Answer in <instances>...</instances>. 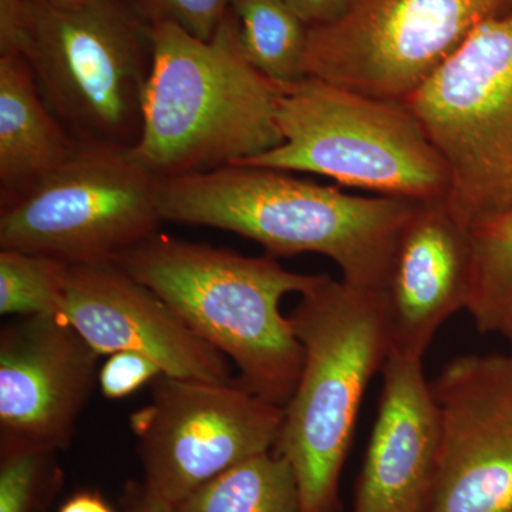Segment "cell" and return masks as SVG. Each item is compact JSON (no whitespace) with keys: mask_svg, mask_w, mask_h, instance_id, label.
Here are the masks:
<instances>
[{"mask_svg":"<svg viewBox=\"0 0 512 512\" xmlns=\"http://www.w3.org/2000/svg\"><path fill=\"white\" fill-rule=\"evenodd\" d=\"M25 57L47 106L79 144L133 148L151 69L148 26L127 0H0V56Z\"/></svg>","mask_w":512,"mask_h":512,"instance_id":"4","label":"cell"},{"mask_svg":"<svg viewBox=\"0 0 512 512\" xmlns=\"http://www.w3.org/2000/svg\"><path fill=\"white\" fill-rule=\"evenodd\" d=\"M117 265L234 363L241 386L288 404L301 377L303 348L281 302L289 293L311 291L323 275L296 274L268 255L252 258L158 232Z\"/></svg>","mask_w":512,"mask_h":512,"instance_id":"3","label":"cell"},{"mask_svg":"<svg viewBox=\"0 0 512 512\" xmlns=\"http://www.w3.org/2000/svg\"><path fill=\"white\" fill-rule=\"evenodd\" d=\"M503 336H505V338H507V340H508V343H510V348H511L510 359L512 362V322L510 323V325H508V328L504 330Z\"/></svg>","mask_w":512,"mask_h":512,"instance_id":"28","label":"cell"},{"mask_svg":"<svg viewBox=\"0 0 512 512\" xmlns=\"http://www.w3.org/2000/svg\"><path fill=\"white\" fill-rule=\"evenodd\" d=\"M158 185L130 148L79 144L59 170L0 205V249L70 266L117 264L157 234Z\"/></svg>","mask_w":512,"mask_h":512,"instance_id":"8","label":"cell"},{"mask_svg":"<svg viewBox=\"0 0 512 512\" xmlns=\"http://www.w3.org/2000/svg\"><path fill=\"white\" fill-rule=\"evenodd\" d=\"M99 353L57 316L0 330V441L63 450L99 384Z\"/></svg>","mask_w":512,"mask_h":512,"instance_id":"12","label":"cell"},{"mask_svg":"<svg viewBox=\"0 0 512 512\" xmlns=\"http://www.w3.org/2000/svg\"><path fill=\"white\" fill-rule=\"evenodd\" d=\"M56 454L0 441V512H49L64 480Z\"/></svg>","mask_w":512,"mask_h":512,"instance_id":"21","label":"cell"},{"mask_svg":"<svg viewBox=\"0 0 512 512\" xmlns=\"http://www.w3.org/2000/svg\"><path fill=\"white\" fill-rule=\"evenodd\" d=\"M279 90L282 143L232 165L323 175L384 197L446 200L447 165L403 101L376 99L315 77L279 84Z\"/></svg>","mask_w":512,"mask_h":512,"instance_id":"6","label":"cell"},{"mask_svg":"<svg viewBox=\"0 0 512 512\" xmlns=\"http://www.w3.org/2000/svg\"><path fill=\"white\" fill-rule=\"evenodd\" d=\"M289 316L302 343L298 386L274 453L291 464L301 512H338L339 484L363 396L390 353L382 292L329 275Z\"/></svg>","mask_w":512,"mask_h":512,"instance_id":"5","label":"cell"},{"mask_svg":"<svg viewBox=\"0 0 512 512\" xmlns=\"http://www.w3.org/2000/svg\"><path fill=\"white\" fill-rule=\"evenodd\" d=\"M70 265L49 256L0 249V313L59 318Z\"/></svg>","mask_w":512,"mask_h":512,"instance_id":"20","label":"cell"},{"mask_svg":"<svg viewBox=\"0 0 512 512\" xmlns=\"http://www.w3.org/2000/svg\"><path fill=\"white\" fill-rule=\"evenodd\" d=\"M59 318L100 356L140 353L175 379L237 380L227 357L117 264L70 266Z\"/></svg>","mask_w":512,"mask_h":512,"instance_id":"13","label":"cell"},{"mask_svg":"<svg viewBox=\"0 0 512 512\" xmlns=\"http://www.w3.org/2000/svg\"><path fill=\"white\" fill-rule=\"evenodd\" d=\"M45 2L60 6V8H72V6L82 5L84 0H45Z\"/></svg>","mask_w":512,"mask_h":512,"instance_id":"27","label":"cell"},{"mask_svg":"<svg viewBox=\"0 0 512 512\" xmlns=\"http://www.w3.org/2000/svg\"><path fill=\"white\" fill-rule=\"evenodd\" d=\"M147 26L173 23L188 35L211 40L231 10L232 0H127Z\"/></svg>","mask_w":512,"mask_h":512,"instance_id":"22","label":"cell"},{"mask_svg":"<svg viewBox=\"0 0 512 512\" xmlns=\"http://www.w3.org/2000/svg\"><path fill=\"white\" fill-rule=\"evenodd\" d=\"M239 45L249 63L272 82L305 76L309 26L285 0H232Z\"/></svg>","mask_w":512,"mask_h":512,"instance_id":"18","label":"cell"},{"mask_svg":"<svg viewBox=\"0 0 512 512\" xmlns=\"http://www.w3.org/2000/svg\"><path fill=\"white\" fill-rule=\"evenodd\" d=\"M130 427L148 490L178 504L249 458L274 451L284 407L234 380L211 383L160 375Z\"/></svg>","mask_w":512,"mask_h":512,"instance_id":"10","label":"cell"},{"mask_svg":"<svg viewBox=\"0 0 512 512\" xmlns=\"http://www.w3.org/2000/svg\"><path fill=\"white\" fill-rule=\"evenodd\" d=\"M471 278L470 229L446 200L420 201L397 239L382 292L390 352L423 359L441 326L467 309Z\"/></svg>","mask_w":512,"mask_h":512,"instance_id":"14","label":"cell"},{"mask_svg":"<svg viewBox=\"0 0 512 512\" xmlns=\"http://www.w3.org/2000/svg\"><path fill=\"white\" fill-rule=\"evenodd\" d=\"M173 512H301V495L291 464L269 451L212 478Z\"/></svg>","mask_w":512,"mask_h":512,"instance_id":"17","label":"cell"},{"mask_svg":"<svg viewBox=\"0 0 512 512\" xmlns=\"http://www.w3.org/2000/svg\"><path fill=\"white\" fill-rule=\"evenodd\" d=\"M77 148L47 106L25 57L0 56V204L32 190Z\"/></svg>","mask_w":512,"mask_h":512,"instance_id":"16","label":"cell"},{"mask_svg":"<svg viewBox=\"0 0 512 512\" xmlns=\"http://www.w3.org/2000/svg\"><path fill=\"white\" fill-rule=\"evenodd\" d=\"M473 278L467 311L478 332L500 333L512 322V207L470 228Z\"/></svg>","mask_w":512,"mask_h":512,"instance_id":"19","label":"cell"},{"mask_svg":"<svg viewBox=\"0 0 512 512\" xmlns=\"http://www.w3.org/2000/svg\"><path fill=\"white\" fill-rule=\"evenodd\" d=\"M512 0H352L309 28L305 76L376 99L406 101Z\"/></svg>","mask_w":512,"mask_h":512,"instance_id":"9","label":"cell"},{"mask_svg":"<svg viewBox=\"0 0 512 512\" xmlns=\"http://www.w3.org/2000/svg\"><path fill=\"white\" fill-rule=\"evenodd\" d=\"M404 103L450 174L451 214L470 229L512 207V6L478 26Z\"/></svg>","mask_w":512,"mask_h":512,"instance_id":"7","label":"cell"},{"mask_svg":"<svg viewBox=\"0 0 512 512\" xmlns=\"http://www.w3.org/2000/svg\"><path fill=\"white\" fill-rule=\"evenodd\" d=\"M296 15L309 26L329 25L348 10L352 0H285Z\"/></svg>","mask_w":512,"mask_h":512,"instance_id":"24","label":"cell"},{"mask_svg":"<svg viewBox=\"0 0 512 512\" xmlns=\"http://www.w3.org/2000/svg\"><path fill=\"white\" fill-rule=\"evenodd\" d=\"M420 201L359 197L254 165L160 178L163 221L234 232L271 258L328 256L342 281L383 292L397 239Z\"/></svg>","mask_w":512,"mask_h":512,"instance_id":"1","label":"cell"},{"mask_svg":"<svg viewBox=\"0 0 512 512\" xmlns=\"http://www.w3.org/2000/svg\"><path fill=\"white\" fill-rule=\"evenodd\" d=\"M431 390L440 450L429 512H512L510 356H458Z\"/></svg>","mask_w":512,"mask_h":512,"instance_id":"11","label":"cell"},{"mask_svg":"<svg viewBox=\"0 0 512 512\" xmlns=\"http://www.w3.org/2000/svg\"><path fill=\"white\" fill-rule=\"evenodd\" d=\"M59 512H114L99 491L83 490L64 501Z\"/></svg>","mask_w":512,"mask_h":512,"instance_id":"26","label":"cell"},{"mask_svg":"<svg viewBox=\"0 0 512 512\" xmlns=\"http://www.w3.org/2000/svg\"><path fill=\"white\" fill-rule=\"evenodd\" d=\"M124 512H173V505L148 490L144 483H128L123 494Z\"/></svg>","mask_w":512,"mask_h":512,"instance_id":"25","label":"cell"},{"mask_svg":"<svg viewBox=\"0 0 512 512\" xmlns=\"http://www.w3.org/2000/svg\"><path fill=\"white\" fill-rule=\"evenodd\" d=\"M160 375V367L147 356L117 352L100 367L99 387L106 399L121 400Z\"/></svg>","mask_w":512,"mask_h":512,"instance_id":"23","label":"cell"},{"mask_svg":"<svg viewBox=\"0 0 512 512\" xmlns=\"http://www.w3.org/2000/svg\"><path fill=\"white\" fill-rule=\"evenodd\" d=\"M151 69L131 156L158 178L242 163L282 143L279 84L248 62L231 10L211 40L148 26Z\"/></svg>","mask_w":512,"mask_h":512,"instance_id":"2","label":"cell"},{"mask_svg":"<svg viewBox=\"0 0 512 512\" xmlns=\"http://www.w3.org/2000/svg\"><path fill=\"white\" fill-rule=\"evenodd\" d=\"M353 512H429L440 420L423 359L389 353Z\"/></svg>","mask_w":512,"mask_h":512,"instance_id":"15","label":"cell"}]
</instances>
